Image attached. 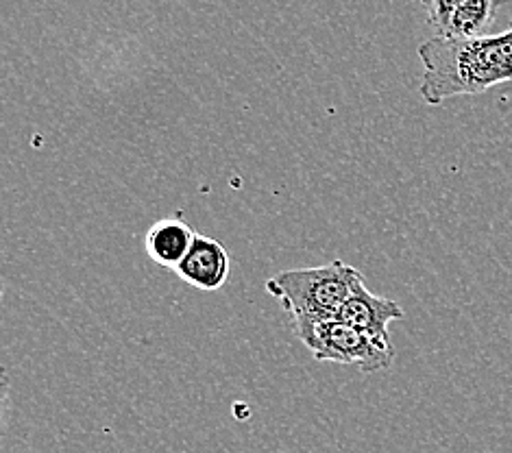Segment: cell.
Segmentation results:
<instances>
[{
  "mask_svg": "<svg viewBox=\"0 0 512 453\" xmlns=\"http://www.w3.org/2000/svg\"><path fill=\"white\" fill-rule=\"evenodd\" d=\"M421 99L443 105L456 96H478L512 81V20L504 31L478 38H432L419 46Z\"/></svg>",
  "mask_w": 512,
  "mask_h": 453,
  "instance_id": "obj_1",
  "label": "cell"
},
{
  "mask_svg": "<svg viewBox=\"0 0 512 453\" xmlns=\"http://www.w3.org/2000/svg\"><path fill=\"white\" fill-rule=\"evenodd\" d=\"M360 277L358 268L336 260L325 266L277 273L266 281V290L284 305L290 321H325L340 314Z\"/></svg>",
  "mask_w": 512,
  "mask_h": 453,
  "instance_id": "obj_2",
  "label": "cell"
},
{
  "mask_svg": "<svg viewBox=\"0 0 512 453\" xmlns=\"http://www.w3.org/2000/svg\"><path fill=\"white\" fill-rule=\"evenodd\" d=\"M292 332L310 349L314 360L358 366L362 373L388 369L395 358V349L375 345L338 316L325 321H292Z\"/></svg>",
  "mask_w": 512,
  "mask_h": 453,
  "instance_id": "obj_3",
  "label": "cell"
},
{
  "mask_svg": "<svg viewBox=\"0 0 512 453\" xmlns=\"http://www.w3.org/2000/svg\"><path fill=\"white\" fill-rule=\"evenodd\" d=\"M406 316L404 308L393 299L388 297H377L364 284V277H360L353 286L351 295L347 297L345 305L340 308L338 318L358 329L360 334L373 340L375 345L384 349H393V342H390L388 325L393 321H401Z\"/></svg>",
  "mask_w": 512,
  "mask_h": 453,
  "instance_id": "obj_4",
  "label": "cell"
},
{
  "mask_svg": "<svg viewBox=\"0 0 512 453\" xmlns=\"http://www.w3.org/2000/svg\"><path fill=\"white\" fill-rule=\"evenodd\" d=\"M229 271L231 262L223 244L214 238L197 234L188 255L177 266L175 273L192 288L214 292L227 284Z\"/></svg>",
  "mask_w": 512,
  "mask_h": 453,
  "instance_id": "obj_5",
  "label": "cell"
},
{
  "mask_svg": "<svg viewBox=\"0 0 512 453\" xmlns=\"http://www.w3.org/2000/svg\"><path fill=\"white\" fill-rule=\"evenodd\" d=\"M194 238H197V234H194V229L184 218H164L157 220V223H153L151 229L146 231L144 249L157 266L177 271V266L184 262V257L188 255Z\"/></svg>",
  "mask_w": 512,
  "mask_h": 453,
  "instance_id": "obj_6",
  "label": "cell"
},
{
  "mask_svg": "<svg viewBox=\"0 0 512 453\" xmlns=\"http://www.w3.org/2000/svg\"><path fill=\"white\" fill-rule=\"evenodd\" d=\"M506 0H467L465 5L454 11L447 27L438 38H478L486 35L493 27L499 7Z\"/></svg>",
  "mask_w": 512,
  "mask_h": 453,
  "instance_id": "obj_7",
  "label": "cell"
},
{
  "mask_svg": "<svg viewBox=\"0 0 512 453\" xmlns=\"http://www.w3.org/2000/svg\"><path fill=\"white\" fill-rule=\"evenodd\" d=\"M465 3L467 0H421V5L425 9V18H428V24L436 31V35L443 33L449 18L454 16V11L460 9Z\"/></svg>",
  "mask_w": 512,
  "mask_h": 453,
  "instance_id": "obj_8",
  "label": "cell"
}]
</instances>
